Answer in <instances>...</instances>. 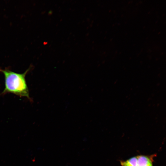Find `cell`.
Here are the masks:
<instances>
[{
    "label": "cell",
    "instance_id": "6da1fadb",
    "mask_svg": "<svg viewBox=\"0 0 166 166\" xmlns=\"http://www.w3.org/2000/svg\"><path fill=\"white\" fill-rule=\"evenodd\" d=\"M31 67L23 73H18L9 69H2L0 68V72L3 74L5 79V88L1 94L12 93L20 97H26L31 101L26 80V76Z\"/></svg>",
    "mask_w": 166,
    "mask_h": 166
},
{
    "label": "cell",
    "instance_id": "7a4b0ae2",
    "mask_svg": "<svg viewBox=\"0 0 166 166\" xmlns=\"http://www.w3.org/2000/svg\"><path fill=\"white\" fill-rule=\"evenodd\" d=\"M156 155L137 156L138 166H153V158Z\"/></svg>",
    "mask_w": 166,
    "mask_h": 166
},
{
    "label": "cell",
    "instance_id": "3957f363",
    "mask_svg": "<svg viewBox=\"0 0 166 166\" xmlns=\"http://www.w3.org/2000/svg\"><path fill=\"white\" fill-rule=\"evenodd\" d=\"M121 166H138L137 156L132 157L125 161L121 160Z\"/></svg>",
    "mask_w": 166,
    "mask_h": 166
}]
</instances>
